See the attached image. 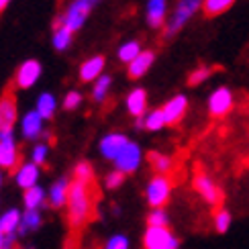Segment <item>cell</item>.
<instances>
[{"label": "cell", "mask_w": 249, "mask_h": 249, "mask_svg": "<svg viewBox=\"0 0 249 249\" xmlns=\"http://www.w3.org/2000/svg\"><path fill=\"white\" fill-rule=\"evenodd\" d=\"M18 121V107H17V96L10 90H4L0 96V133L13 131Z\"/></svg>", "instance_id": "9c48e42d"}, {"label": "cell", "mask_w": 249, "mask_h": 249, "mask_svg": "<svg viewBox=\"0 0 249 249\" xmlns=\"http://www.w3.org/2000/svg\"><path fill=\"white\" fill-rule=\"evenodd\" d=\"M107 59L105 55H94V57H88L84 64L80 66V80L82 82H96L102 76V70H105Z\"/></svg>", "instance_id": "2e32d148"}, {"label": "cell", "mask_w": 249, "mask_h": 249, "mask_svg": "<svg viewBox=\"0 0 249 249\" xmlns=\"http://www.w3.org/2000/svg\"><path fill=\"white\" fill-rule=\"evenodd\" d=\"M180 239L168 227H147L143 235V249H178Z\"/></svg>", "instance_id": "8992f818"}, {"label": "cell", "mask_w": 249, "mask_h": 249, "mask_svg": "<svg viewBox=\"0 0 249 249\" xmlns=\"http://www.w3.org/2000/svg\"><path fill=\"white\" fill-rule=\"evenodd\" d=\"M41 74H43V66H41L37 59H27L17 70V74H15V86L20 88V90L33 88L37 82H39Z\"/></svg>", "instance_id": "ba28073f"}, {"label": "cell", "mask_w": 249, "mask_h": 249, "mask_svg": "<svg viewBox=\"0 0 249 249\" xmlns=\"http://www.w3.org/2000/svg\"><path fill=\"white\" fill-rule=\"evenodd\" d=\"M147 160L151 163V168L158 172V176H165L168 172H172V168H174V161H172L170 155H163L160 151H149Z\"/></svg>", "instance_id": "cb8c5ba5"}, {"label": "cell", "mask_w": 249, "mask_h": 249, "mask_svg": "<svg viewBox=\"0 0 249 249\" xmlns=\"http://www.w3.org/2000/svg\"><path fill=\"white\" fill-rule=\"evenodd\" d=\"M127 110L135 119L145 117V112H147V92L143 88H135L127 96Z\"/></svg>", "instance_id": "d6986e66"}, {"label": "cell", "mask_w": 249, "mask_h": 249, "mask_svg": "<svg viewBox=\"0 0 249 249\" xmlns=\"http://www.w3.org/2000/svg\"><path fill=\"white\" fill-rule=\"evenodd\" d=\"M139 163H141V147L137 143H131L121 151V155L115 160V165H117V170L123 172L124 176L127 174H133L135 170L139 168Z\"/></svg>", "instance_id": "8fae6325"}, {"label": "cell", "mask_w": 249, "mask_h": 249, "mask_svg": "<svg viewBox=\"0 0 249 249\" xmlns=\"http://www.w3.org/2000/svg\"><path fill=\"white\" fill-rule=\"evenodd\" d=\"M82 100H84V96H82L78 90H70L66 94V98H64V108L66 110H76L82 105Z\"/></svg>", "instance_id": "d590c367"}, {"label": "cell", "mask_w": 249, "mask_h": 249, "mask_svg": "<svg viewBox=\"0 0 249 249\" xmlns=\"http://www.w3.org/2000/svg\"><path fill=\"white\" fill-rule=\"evenodd\" d=\"M47 153H49V145L47 143H37L33 151H31V161L35 165H43L47 161Z\"/></svg>", "instance_id": "836d02e7"}, {"label": "cell", "mask_w": 249, "mask_h": 249, "mask_svg": "<svg viewBox=\"0 0 249 249\" xmlns=\"http://www.w3.org/2000/svg\"><path fill=\"white\" fill-rule=\"evenodd\" d=\"M74 180L80 184H88V186H94V168L88 163V161H80L76 168H74Z\"/></svg>", "instance_id": "484cf974"}, {"label": "cell", "mask_w": 249, "mask_h": 249, "mask_svg": "<svg viewBox=\"0 0 249 249\" xmlns=\"http://www.w3.org/2000/svg\"><path fill=\"white\" fill-rule=\"evenodd\" d=\"M92 10V4L88 2V0H74L68 8L66 13L61 15V20H64V27L70 29L71 33H76V31H80L82 27H84L86 18L90 15Z\"/></svg>", "instance_id": "52a82bcc"}, {"label": "cell", "mask_w": 249, "mask_h": 249, "mask_svg": "<svg viewBox=\"0 0 249 249\" xmlns=\"http://www.w3.org/2000/svg\"><path fill=\"white\" fill-rule=\"evenodd\" d=\"M194 190L198 192L211 206H221L223 204L225 196H223L221 186L216 184L204 170H200V168L196 170V174H194Z\"/></svg>", "instance_id": "5b68a950"}, {"label": "cell", "mask_w": 249, "mask_h": 249, "mask_svg": "<svg viewBox=\"0 0 249 249\" xmlns=\"http://www.w3.org/2000/svg\"><path fill=\"white\" fill-rule=\"evenodd\" d=\"M4 237H6V235H4L2 231H0V249H2V243H4Z\"/></svg>", "instance_id": "ab89813d"}, {"label": "cell", "mask_w": 249, "mask_h": 249, "mask_svg": "<svg viewBox=\"0 0 249 249\" xmlns=\"http://www.w3.org/2000/svg\"><path fill=\"white\" fill-rule=\"evenodd\" d=\"M20 165V151L15 139V131L0 133V170L17 172Z\"/></svg>", "instance_id": "3957f363"}, {"label": "cell", "mask_w": 249, "mask_h": 249, "mask_svg": "<svg viewBox=\"0 0 249 249\" xmlns=\"http://www.w3.org/2000/svg\"><path fill=\"white\" fill-rule=\"evenodd\" d=\"M71 39H74V33H71L70 29L66 27H57L53 29V37H51V43H53V47L57 51H66L71 43Z\"/></svg>", "instance_id": "83f0119b"}, {"label": "cell", "mask_w": 249, "mask_h": 249, "mask_svg": "<svg viewBox=\"0 0 249 249\" xmlns=\"http://www.w3.org/2000/svg\"><path fill=\"white\" fill-rule=\"evenodd\" d=\"M94 188L96 184L88 186V184H80L76 180H71L70 184L66 209H68V225L74 233H78L94 216V202L98 198V192Z\"/></svg>", "instance_id": "6da1fadb"}, {"label": "cell", "mask_w": 249, "mask_h": 249, "mask_svg": "<svg viewBox=\"0 0 249 249\" xmlns=\"http://www.w3.org/2000/svg\"><path fill=\"white\" fill-rule=\"evenodd\" d=\"M45 198H47L45 190H43V188H41V186L37 184V186H33V188L25 190V194H23L25 209H27V211H39L41 206L45 204Z\"/></svg>", "instance_id": "7402d4cb"}, {"label": "cell", "mask_w": 249, "mask_h": 249, "mask_svg": "<svg viewBox=\"0 0 249 249\" xmlns=\"http://www.w3.org/2000/svg\"><path fill=\"white\" fill-rule=\"evenodd\" d=\"M70 184L71 182L68 178H59L57 182H53V186L49 188V194H47L49 206H53V209H61V206H66L68 192H70Z\"/></svg>", "instance_id": "e0dca14e"}, {"label": "cell", "mask_w": 249, "mask_h": 249, "mask_svg": "<svg viewBox=\"0 0 249 249\" xmlns=\"http://www.w3.org/2000/svg\"><path fill=\"white\" fill-rule=\"evenodd\" d=\"M141 43L139 41H127V43H123L119 47V59L124 61V64H131V61L141 53Z\"/></svg>", "instance_id": "f1b7e54d"}, {"label": "cell", "mask_w": 249, "mask_h": 249, "mask_svg": "<svg viewBox=\"0 0 249 249\" xmlns=\"http://www.w3.org/2000/svg\"><path fill=\"white\" fill-rule=\"evenodd\" d=\"M105 249H129V237H127V235H123V233L112 235L110 239L107 241Z\"/></svg>", "instance_id": "8d00e7d4"}, {"label": "cell", "mask_w": 249, "mask_h": 249, "mask_svg": "<svg viewBox=\"0 0 249 249\" xmlns=\"http://www.w3.org/2000/svg\"><path fill=\"white\" fill-rule=\"evenodd\" d=\"M163 127H165V117L161 108H155L145 115V129L147 131H160Z\"/></svg>", "instance_id": "4dcf8cb0"}, {"label": "cell", "mask_w": 249, "mask_h": 249, "mask_svg": "<svg viewBox=\"0 0 249 249\" xmlns=\"http://www.w3.org/2000/svg\"><path fill=\"white\" fill-rule=\"evenodd\" d=\"M213 74V70L211 68H206V66H200L198 70H194L192 74L188 76V84L190 86H198L200 82H204V80H209V76Z\"/></svg>", "instance_id": "e575fe53"}, {"label": "cell", "mask_w": 249, "mask_h": 249, "mask_svg": "<svg viewBox=\"0 0 249 249\" xmlns=\"http://www.w3.org/2000/svg\"><path fill=\"white\" fill-rule=\"evenodd\" d=\"M172 180L168 176H155L151 178V182L147 184L145 188V198H147V204L151 209H163L170 200V194H172Z\"/></svg>", "instance_id": "277c9868"}, {"label": "cell", "mask_w": 249, "mask_h": 249, "mask_svg": "<svg viewBox=\"0 0 249 249\" xmlns=\"http://www.w3.org/2000/svg\"><path fill=\"white\" fill-rule=\"evenodd\" d=\"M161 110H163V117H165V124H178L184 119L186 110H188V98L182 96V94L176 96L170 102H165Z\"/></svg>", "instance_id": "5bb4252c"}, {"label": "cell", "mask_w": 249, "mask_h": 249, "mask_svg": "<svg viewBox=\"0 0 249 249\" xmlns=\"http://www.w3.org/2000/svg\"><path fill=\"white\" fill-rule=\"evenodd\" d=\"M123 182H124V174L119 172V170H115V172H110L107 176L105 186H107L108 190H117V188H121V186H123Z\"/></svg>", "instance_id": "74e56055"}, {"label": "cell", "mask_w": 249, "mask_h": 249, "mask_svg": "<svg viewBox=\"0 0 249 249\" xmlns=\"http://www.w3.org/2000/svg\"><path fill=\"white\" fill-rule=\"evenodd\" d=\"M0 186H2V172H0Z\"/></svg>", "instance_id": "b9f144b4"}, {"label": "cell", "mask_w": 249, "mask_h": 249, "mask_svg": "<svg viewBox=\"0 0 249 249\" xmlns=\"http://www.w3.org/2000/svg\"><path fill=\"white\" fill-rule=\"evenodd\" d=\"M88 2H90V4H92V6H94V4H96V2H98V0H88Z\"/></svg>", "instance_id": "60d3db41"}, {"label": "cell", "mask_w": 249, "mask_h": 249, "mask_svg": "<svg viewBox=\"0 0 249 249\" xmlns=\"http://www.w3.org/2000/svg\"><path fill=\"white\" fill-rule=\"evenodd\" d=\"M41 227V213L39 211H25L23 213V219H20V227L17 235H25L29 231H35Z\"/></svg>", "instance_id": "d4e9b609"}, {"label": "cell", "mask_w": 249, "mask_h": 249, "mask_svg": "<svg viewBox=\"0 0 249 249\" xmlns=\"http://www.w3.org/2000/svg\"><path fill=\"white\" fill-rule=\"evenodd\" d=\"M127 145H129L127 135H123V133H108L107 137H102V141H100V153L105 155L107 160L115 161Z\"/></svg>", "instance_id": "7c38bea8"}, {"label": "cell", "mask_w": 249, "mask_h": 249, "mask_svg": "<svg viewBox=\"0 0 249 249\" xmlns=\"http://www.w3.org/2000/svg\"><path fill=\"white\" fill-rule=\"evenodd\" d=\"M235 4V0H204L202 10L206 17H216V15H223L225 10H229Z\"/></svg>", "instance_id": "4316f807"}, {"label": "cell", "mask_w": 249, "mask_h": 249, "mask_svg": "<svg viewBox=\"0 0 249 249\" xmlns=\"http://www.w3.org/2000/svg\"><path fill=\"white\" fill-rule=\"evenodd\" d=\"M231 227V213L227 209H219L214 213V231L216 233H227Z\"/></svg>", "instance_id": "1f68e13d"}, {"label": "cell", "mask_w": 249, "mask_h": 249, "mask_svg": "<svg viewBox=\"0 0 249 249\" xmlns=\"http://www.w3.org/2000/svg\"><path fill=\"white\" fill-rule=\"evenodd\" d=\"M35 110L39 112V115H41V119H43V121L53 119L55 110H57V100H55V96L51 94V92H41V94H39V98H37Z\"/></svg>", "instance_id": "44dd1931"}, {"label": "cell", "mask_w": 249, "mask_h": 249, "mask_svg": "<svg viewBox=\"0 0 249 249\" xmlns=\"http://www.w3.org/2000/svg\"><path fill=\"white\" fill-rule=\"evenodd\" d=\"M8 4H10V0H0V13H4L8 8Z\"/></svg>", "instance_id": "f35d334b"}, {"label": "cell", "mask_w": 249, "mask_h": 249, "mask_svg": "<svg viewBox=\"0 0 249 249\" xmlns=\"http://www.w3.org/2000/svg\"><path fill=\"white\" fill-rule=\"evenodd\" d=\"M20 133H23V137L27 141H35L39 139L41 135H43V119L37 110H29L27 115L20 119Z\"/></svg>", "instance_id": "4fadbf2b"}, {"label": "cell", "mask_w": 249, "mask_h": 249, "mask_svg": "<svg viewBox=\"0 0 249 249\" xmlns=\"http://www.w3.org/2000/svg\"><path fill=\"white\" fill-rule=\"evenodd\" d=\"M37 180H39V165H35L33 161L20 163L18 170L15 172V182L18 188H23V190H29V188H33V186H37Z\"/></svg>", "instance_id": "9a60e30c"}, {"label": "cell", "mask_w": 249, "mask_h": 249, "mask_svg": "<svg viewBox=\"0 0 249 249\" xmlns=\"http://www.w3.org/2000/svg\"><path fill=\"white\" fill-rule=\"evenodd\" d=\"M202 4H204V0H180L178 6H176V10H174V15L170 17V23L165 25L163 37H165V39L174 37L186 23H188L190 17H192Z\"/></svg>", "instance_id": "7a4b0ae2"}, {"label": "cell", "mask_w": 249, "mask_h": 249, "mask_svg": "<svg viewBox=\"0 0 249 249\" xmlns=\"http://www.w3.org/2000/svg\"><path fill=\"white\" fill-rule=\"evenodd\" d=\"M231 108H233V92L229 88H225V86L216 88L209 98V112L214 119H221Z\"/></svg>", "instance_id": "30bf717a"}, {"label": "cell", "mask_w": 249, "mask_h": 249, "mask_svg": "<svg viewBox=\"0 0 249 249\" xmlns=\"http://www.w3.org/2000/svg\"><path fill=\"white\" fill-rule=\"evenodd\" d=\"M170 225V219L165 214L163 209H153L147 216V227H168Z\"/></svg>", "instance_id": "d6a6232c"}, {"label": "cell", "mask_w": 249, "mask_h": 249, "mask_svg": "<svg viewBox=\"0 0 249 249\" xmlns=\"http://www.w3.org/2000/svg\"><path fill=\"white\" fill-rule=\"evenodd\" d=\"M153 61H155V53H153V51H141V53L129 64V76L133 80L145 76L149 71V68L153 66Z\"/></svg>", "instance_id": "ac0fdd59"}, {"label": "cell", "mask_w": 249, "mask_h": 249, "mask_svg": "<svg viewBox=\"0 0 249 249\" xmlns=\"http://www.w3.org/2000/svg\"><path fill=\"white\" fill-rule=\"evenodd\" d=\"M110 84H112V78L110 76H100L94 82V88H92V98H94L96 102H102V100L107 98V94H108Z\"/></svg>", "instance_id": "f546056e"}, {"label": "cell", "mask_w": 249, "mask_h": 249, "mask_svg": "<svg viewBox=\"0 0 249 249\" xmlns=\"http://www.w3.org/2000/svg\"><path fill=\"white\" fill-rule=\"evenodd\" d=\"M147 23L153 29L165 25V0H149L147 2Z\"/></svg>", "instance_id": "ffe728a7"}, {"label": "cell", "mask_w": 249, "mask_h": 249, "mask_svg": "<svg viewBox=\"0 0 249 249\" xmlns=\"http://www.w3.org/2000/svg\"><path fill=\"white\" fill-rule=\"evenodd\" d=\"M20 219H23V213L17 209L6 211L2 216H0V231L4 235H17L18 227H20Z\"/></svg>", "instance_id": "603a6c76"}]
</instances>
